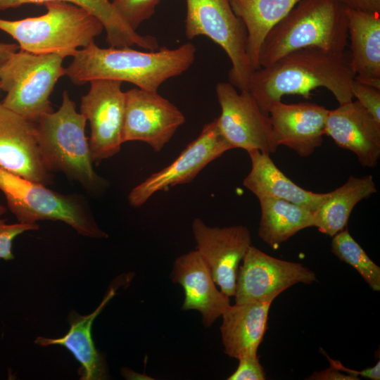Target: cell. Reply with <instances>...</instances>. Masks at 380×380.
Wrapping results in <instances>:
<instances>
[{
    "label": "cell",
    "mask_w": 380,
    "mask_h": 380,
    "mask_svg": "<svg viewBox=\"0 0 380 380\" xmlns=\"http://www.w3.org/2000/svg\"><path fill=\"white\" fill-rule=\"evenodd\" d=\"M354 80L350 53L308 47L255 70L249 80L248 91L268 115L270 107L284 96L296 94L308 99L311 91L319 87L327 89L339 105L350 102L353 99Z\"/></svg>",
    "instance_id": "6da1fadb"
},
{
    "label": "cell",
    "mask_w": 380,
    "mask_h": 380,
    "mask_svg": "<svg viewBox=\"0 0 380 380\" xmlns=\"http://www.w3.org/2000/svg\"><path fill=\"white\" fill-rule=\"evenodd\" d=\"M196 51L191 43L173 49L163 46L147 52L130 47L101 48L93 42L74 53L72 61L65 68V75L79 85L94 80H111L158 91L167 80L190 68Z\"/></svg>",
    "instance_id": "7a4b0ae2"
},
{
    "label": "cell",
    "mask_w": 380,
    "mask_h": 380,
    "mask_svg": "<svg viewBox=\"0 0 380 380\" xmlns=\"http://www.w3.org/2000/svg\"><path fill=\"white\" fill-rule=\"evenodd\" d=\"M346 9L336 0H300L264 39L258 56L260 68L301 49L346 51Z\"/></svg>",
    "instance_id": "3957f363"
},
{
    "label": "cell",
    "mask_w": 380,
    "mask_h": 380,
    "mask_svg": "<svg viewBox=\"0 0 380 380\" xmlns=\"http://www.w3.org/2000/svg\"><path fill=\"white\" fill-rule=\"evenodd\" d=\"M62 99L56 111L44 114L35 122L43 161L51 173L61 172L91 195L99 196L109 183L94 168L85 135L87 119L77 111L67 91H63Z\"/></svg>",
    "instance_id": "277c9868"
},
{
    "label": "cell",
    "mask_w": 380,
    "mask_h": 380,
    "mask_svg": "<svg viewBox=\"0 0 380 380\" xmlns=\"http://www.w3.org/2000/svg\"><path fill=\"white\" fill-rule=\"evenodd\" d=\"M44 5L46 12L39 16L15 20L0 18V30L11 36L20 49L72 56L104 30L96 16L80 6L61 1Z\"/></svg>",
    "instance_id": "5b68a950"
},
{
    "label": "cell",
    "mask_w": 380,
    "mask_h": 380,
    "mask_svg": "<svg viewBox=\"0 0 380 380\" xmlns=\"http://www.w3.org/2000/svg\"><path fill=\"white\" fill-rule=\"evenodd\" d=\"M0 190L4 194L8 208L18 222L61 221L82 236L93 239L108 237L98 226L87 201L80 194L58 193L1 167Z\"/></svg>",
    "instance_id": "8992f818"
},
{
    "label": "cell",
    "mask_w": 380,
    "mask_h": 380,
    "mask_svg": "<svg viewBox=\"0 0 380 380\" xmlns=\"http://www.w3.org/2000/svg\"><path fill=\"white\" fill-rule=\"evenodd\" d=\"M64 58L21 49L14 53L0 66V87L6 93L1 104L34 122L52 112L49 98L58 80L65 75Z\"/></svg>",
    "instance_id": "52a82bcc"
},
{
    "label": "cell",
    "mask_w": 380,
    "mask_h": 380,
    "mask_svg": "<svg viewBox=\"0 0 380 380\" xmlns=\"http://www.w3.org/2000/svg\"><path fill=\"white\" fill-rule=\"evenodd\" d=\"M186 38L205 36L218 44L232 63L229 82L240 91L248 90L255 70L247 54V31L229 0H186Z\"/></svg>",
    "instance_id": "ba28073f"
},
{
    "label": "cell",
    "mask_w": 380,
    "mask_h": 380,
    "mask_svg": "<svg viewBox=\"0 0 380 380\" xmlns=\"http://www.w3.org/2000/svg\"><path fill=\"white\" fill-rule=\"evenodd\" d=\"M215 91L221 108L217 125L232 148L274 153L278 146L269 115L261 110L251 92L239 93L229 82L217 83Z\"/></svg>",
    "instance_id": "9c48e42d"
},
{
    "label": "cell",
    "mask_w": 380,
    "mask_h": 380,
    "mask_svg": "<svg viewBox=\"0 0 380 380\" xmlns=\"http://www.w3.org/2000/svg\"><path fill=\"white\" fill-rule=\"evenodd\" d=\"M231 149L215 118L203 125L198 137L170 165L134 186L127 196L129 204L141 207L156 193L191 182L210 163Z\"/></svg>",
    "instance_id": "30bf717a"
},
{
    "label": "cell",
    "mask_w": 380,
    "mask_h": 380,
    "mask_svg": "<svg viewBox=\"0 0 380 380\" xmlns=\"http://www.w3.org/2000/svg\"><path fill=\"white\" fill-rule=\"evenodd\" d=\"M241 262L234 296L236 304L274 300L293 285L317 281L315 272L301 263L272 257L252 245Z\"/></svg>",
    "instance_id": "8fae6325"
},
{
    "label": "cell",
    "mask_w": 380,
    "mask_h": 380,
    "mask_svg": "<svg viewBox=\"0 0 380 380\" xmlns=\"http://www.w3.org/2000/svg\"><path fill=\"white\" fill-rule=\"evenodd\" d=\"M81 98L80 113L90 125L89 144L92 159L100 163L118 153L122 141L125 92L121 82L94 80Z\"/></svg>",
    "instance_id": "7c38bea8"
},
{
    "label": "cell",
    "mask_w": 380,
    "mask_h": 380,
    "mask_svg": "<svg viewBox=\"0 0 380 380\" xmlns=\"http://www.w3.org/2000/svg\"><path fill=\"white\" fill-rule=\"evenodd\" d=\"M185 120L183 113L158 91L133 88L125 92L123 143L142 141L159 152Z\"/></svg>",
    "instance_id": "4fadbf2b"
},
{
    "label": "cell",
    "mask_w": 380,
    "mask_h": 380,
    "mask_svg": "<svg viewBox=\"0 0 380 380\" xmlns=\"http://www.w3.org/2000/svg\"><path fill=\"white\" fill-rule=\"evenodd\" d=\"M196 251L208 265L220 290L234 296L239 267L251 245L249 229L243 225L209 227L200 218L192 222Z\"/></svg>",
    "instance_id": "5bb4252c"
},
{
    "label": "cell",
    "mask_w": 380,
    "mask_h": 380,
    "mask_svg": "<svg viewBox=\"0 0 380 380\" xmlns=\"http://www.w3.org/2000/svg\"><path fill=\"white\" fill-rule=\"evenodd\" d=\"M0 167L30 181L48 186L53 175L40 152L36 123L0 103Z\"/></svg>",
    "instance_id": "9a60e30c"
},
{
    "label": "cell",
    "mask_w": 380,
    "mask_h": 380,
    "mask_svg": "<svg viewBox=\"0 0 380 380\" xmlns=\"http://www.w3.org/2000/svg\"><path fill=\"white\" fill-rule=\"evenodd\" d=\"M336 144L355 153L365 167H374L380 158V122L353 100L329 110L324 129Z\"/></svg>",
    "instance_id": "2e32d148"
},
{
    "label": "cell",
    "mask_w": 380,
    "mask_h": 380,
    "mask_svg": "<svg viewBox=\"0 0 380 380\" xmlns=\"http://www.w3.org/2000/svg\"><path fill=\"white\" fill-rule=\"evenodd\" d=\"M328 112L308 102L274 103L268 115L277 146H285L301 157L311 156L322 144Z\"/></svg>",
    "instance_id": "e0dca14e"
},
{
    "label": "cell",
    "mask_w": 380,
    "mask_h": 380,
    "mask_svg": "<svg viewBox=\"0 0 380 380\" xmlns=\"http://www.w3.org/2000/svg\"><path fill=\"white\" fill-rule=\"evenodd\" d=\"M170 279L184 289L182 310L198 311L205 327H210L230 305V298L217 289L208 265L196 250L175 259Z\"/></svg>",
    "instance_id": "ac0fdd59"
},
{
    "label": "cell",
    "mask_w": 380,
    "mask_h": 380,
    "mask_svg": "<svg viewBox=\"0 0 380 380\" xmlns=\"http://www.w3.org/2000/svg\"><path fill=\"white\" fill-rule=\"evenodd\" d=\"M118 286V284L112 285L91 313L80 315L72 311L69 315L70 329L63 336L56 338L39 336L35 339V343L42 346L59 345L67 348L80 364V379H106L108 373L106 362L95 346L91 329L94 319L114 296Z\"/></svg>",
    "instance_id": "d6986e66"
},
{
    "label": "cell",
    "mask_w": 380,
    "mask_h": 380,
    "mask_svg": "<svg viewBox=\"0 0 380 380\" xmlns=\"http://www.w3.org/2000/svg\"><path fill=\"white\" fill-rule=\"evenodd\" d=\"M272 301L235 303L224 310L221 316L220 332L226 355L237 360L258 355Z\"/></svg>",
    "instance_id": "ffe728a7"
},
{
    "label": "cell",
    "mask_w": 380,
    "mask_h": 380,
    "mask_svg": "<svg viewBox=\"0 0 380 380\" xmlns=\"http://www.w3.org/2000/svg\"><path fill=\"white\" fill-rule=\"evenodd\" d=\"M247 152L251 169L243 185L258 199L279 198L315 212L329 196V192L315 193L297 185L277 167L269 153L258 150Z\"/></svg>",
    "instance_id": "44dd1931"
},
{
    "label": "cell",
    "mask_w": 380,
    "mask_h": 380,
    "mask_svg": "<svg viewBox=\"0 0 380 380\" xmlns=\"http://www.w3.org/2000/svg\"><path fill=\"white\" fill-rule=\"evenodd\" d=\"M346 13L355 80L380 89V13L348 8Z\"/></svg>",
    "instance_id": "7402d4cb"
},
{
    "label": "cell",
    "mask_w": 380,
    "mask_h": 380,
    "mask_svg": "<svg viewBox=\"0 0 380 380\" xmlns=\"http://www.w3.org/2000/svg\"><path fill=\"white\" fill-rule=\"evenodd\" d=\"M300 0H229L235 15L247 31V54L254 70L259 69L258 56L268 32Z\"/></svg>",
    "instance_id": "603a6c76"
},
{
    "label": "cell",
    "mask_w": 380,
    "mask_h": 380,
    "mask_svg": "<svg viewBox=\"0 0 380 380\" xmlns=\"http://www.w3.org/2000/svg\"><path fill=\"white\" fill-rule=\"evenodd\" d=\"M61 1L80 6L96 16L106 32V42L111 47L122 48L137 46L155 51L159 48L153 36H143L132 30L118 13L110 0H0V11L16 8L24 4Z\"/></svg>",
    "instance_id": "cb8c5ba5"
},
{
    "label": "cell",
    "mask_w": 380,
    "mask_h": 380,
    "mask_svg": "<svg viewBox=\"0 0 380 380\" xmlns=\"http://www.w3.org/2000/svg\"><path fill=\"white\" fill-rule=\"evenodd\" d=\"M377 191L373 176H350L346 182L334 191L314 212V227L333 237L344 229L355 206Z\"/></svg>",
    "instance_id": "d4e9b609"
},
{
    "label": "cell",
    "mask_w": 380,
    "mask_h": 380,
    "mask_svg": "<svg viewBox=\"0 0 380 380\" xmlns=\"http://www.w3.org/2000/svg\"><path fill=\"white\" fill-rule=\"evenodd\" d=\"M258 200L261 217L258 234L274 249L299 231L314 227V212L307 208L272 197Z\"/></svg>",
    "instance_id": "484cf974"
},
{
    "label": "cell",
    "mask_w": 380,
    "mask_h": 380,
    "mask_svg": "<svg viewBox=\"0 0 380 380\" xmlns=\"http://www.w3.org/2000/svg\"><path fill=\"white\" fill-rule=\"evenodd\" d=\"M331 248L332 253L354 267L373 291H380V267L370 259L347 229L332 237Z\"/></svg>",
    "instance_id": "4316f807"
},
{
    "label": "cell",
    "mask_w": 380,
    "mask_h": 380,
    "mask_svg": "<svg viewBox=\"0 0 380 380\" xmlns=\"http://www.w3.org/2000/svg\"><path fill=\"white\" fill-rule=\"evenodd\" d=\"M160 0H112L111 3L126 23L134 31L155 13Z\"/></svg>",
    "instance_id": "83f0119b"
},
{
    "label": "cell",
    "mask_w": 380,
    "mask_h": 380,
    "mask_svg": "<svg viewBox=\"0 0 380 380\" xmlns=\"http://www.w3.org/2000/svg\"><path fill=\"white\" fill-rule=\"evenodd\" d=\"M7 208L0 203V259L11 260L14 258L12 243L20 234L25 232L38 229L37 224L15 223L7 224L2 216Z\"/></svg>",
    "instance_id": "f1b7e54d"
},
{
    "label": "cell",
    "mask_w": 380,
    "mask_h": 380,
    "mask_svg": "<svg viewBox=\"0 0 380 380\" xmlns=\"http://www.w3.org/2000/svg\"><path fill=\"white\" fill-rule=\"evenodd\" d=\"M353 97L372 116L380 122V89L354 80L352 84Z\"/></svg>",
    "instance_id": "f546056e"
},
{
    "label": "cell",
    "mask_w": 380,
    "mask_h": 380,
    "mask_svg": "<svg viewBox=\"0 0 380 380\" xmlns=\"http://www.w3.org/2000/svg\"><path fill=\"white\" fill-rule=\"evenodd\" d=\"M239 360V365L227 380H265L266 374L258 355H245Z\"/></svg>",
    "instance_id": "4dcf8cb0"
},
{
    "label": "cell",
    "mask_w": 380,
    "mask_h": 380,
    "mask_svg": "<svg viewBox=\"0 0 380 380\" xmlns=\"http://www.w3.org/2000/svg\"><path fill=\"white\" fill-rule=\"evenodd\" d=\"M326 357L328 359L330 366L334 367V368L346 372L348 374L354 376H361L365 378H368L372 380H379L380 379V361H378L377 363L373 367H368L361 371L353 370L349 368L343 366L340 361L335 360L330 358L327 354L324 353Z\"/></svg>",
    "instance_id": "1f68e13d"
},
{
    "label": "cell",
    "mask_w": 380,
    "mask_h": 380,
    "mask_svg": "<svg viewBox=\"0 0 380 380\" xmlns=\"http://www.w3.org/2000/svg\"><path fill=\"white\" fill-rule=\"evenodd\" d=\"M307 379L310 380H358L357 376L343 374L341 371L330 366L329 368L313 372Z\"/></svg>",
    "instance_id": "d6a6232c"
},
{
    "label": "cell",
    "mask_w": 380,
    "mask_h": 380,
    "mask_svg": "<svg viewBox=\"0 0 380 380\" xmlns=\"http://www.w3.org/2000/svg\"><path fill=\"white\" fill-rule=\"evenodd\" d=\"M346 8L367 12L380 13V0H336Z\"/></svg>",
    "instance_id": "836d02e7"
},
{
    "label": "cell",
    "mask_w": 380,
    "mask_h": 380,
    "mask_svg": "<svg viewBox=\"0 0 380 380\" xmlns=\"http://www.w3.org/2000/svg\"><path fill=\"white\" fill-rule=\"evenodd\" d=\"M17 44L1 43L0 42V66L4 64L14 53L19 50Z\"/></svg>",
    "instance_id": "e575fe53"
},
{
    "label": "cell",
    "mask_w": 380,
    "mask_h": 380,
    "mask_svg": "<svg viewBox=\"0 0 380 380\" xmlns=\"http://www.w3.org/2000/svg\"><path fill=\"white\" fill-rule=\"evenodd\" d=\"M122 376L127 379H139V380L153 379L149 376L138 373L128 368H123L122 370Z\"/></svg>",
    "instance_id": "d590c367"
},
{
    "label": "cell",
    "mask_w": 380,
    "mask_h": 380,
    "mask_svg": "<svg viewBox=\"0 0 380 380\" xmlns=\"http://www.w3.org/2000/svg\"><path fill=\"white\" fill-rule=\"evenodd\" d=\"M0 90H1V87H0Z\"/></svg>",
    "instance_id": "8d00e7d4"
}]
</instances>
